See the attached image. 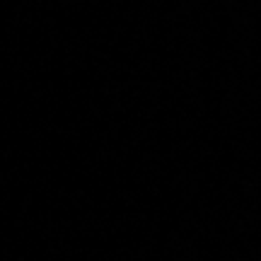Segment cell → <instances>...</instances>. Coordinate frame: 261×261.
<instances>
[]
</instances>
